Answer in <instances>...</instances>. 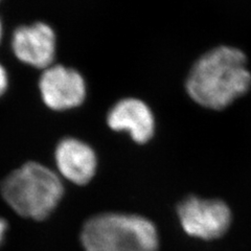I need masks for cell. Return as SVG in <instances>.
<instances>
[{
    "label": "cell",
    "instance_id": "obj_1",
    "mask_svg": "<svg viewBox=\"0 0 251 251\" xmlns=\"http://www.w3.org/2000/svg\"><path fill=\"white\" fill-rule=\"evenodd\" d=\"M251 74L241 50L220 46L195 63L186 80V90L199 105L221 110L246 93Z\"/></svg>",
    "mask_w": 251,
    "mask_h": 251
},
{
    "label": "cell",
    "instance_id": "obj_2",
    "mask_svg": "<svg viewBox=\"0 0 251 251\" xmlns=\"http://www.w3.org/2000/svg\"><path fill=\"white\" fill-rule=\"evenodd\" d=\"M0 191L16 214L43 221L58 207L64 195V186L52 170L30 161L7 175Z\"/></svg>",
    "mask_w": 251,
    "mask_h": 251
},
{
    "label": "cell",
    "instance_id": "obj_3",
    "mask_svg": "<svg viewBox=\"0 0 251 251\" xmlns=\"http://www.w3.org/2000/svg\"><path fill=\"white\" fill-rule=\"evenodd\" d=\"M85 251H157L158 235L152 222L136 215L105 213L85 222Z\"/></svg>",
    "mask_w": 251,
    "mask_h": 251
},
{
    "label": "cell",
    "instance_id": "obj_4",
    "mask_svg": "<svg viewBox=\"0 0 251 251\" xmlns=\"http://www.w3.org/2000/svg\"><path fill=\"white\" fill-rule=\"evenodd\" d=\"M178 215L185 232L203 240L222 237L231 220L230 210L224 202L193 196L179 204Z\"/></svg>",
    "mask_w": 251,
    "mask_h": 251
},
{
    "label": "cell",
    "instance_id": "obj_5",
    "mask_svg": "<svg viewBox=\"0 0 251 251\" xmlns=\"http://www.w3.org/2000/svg\"><path fill=\"white\" fill-rule=\"evenodd\" d=\"M39 90L43 103L56 111L82 105L87 93L82 75L63 65H51L43 70L39 80Z\"/></svg>",
    "mask_w": 251,
    "mask_h": 251
},
{
    "label": "cell",
    "instance_id": "obj_6",
    "mask_svg": "<svg viewBox=\"0 0 251 251\" xmlns=\"http://www.w3.org/2000/svg\"><path fill=\"white\" fill-rule=\"evenodd\" d=\"M12 50L22 63L44 70L52 65L56 57V34L44 22L20 26L13 34Z\"/></svg>",
    "mask_w": 251,
    "mask_h": 251
},
{
    "label": "cell",
    "instance_id": "obj_7",
    "mask_svg": "<svg viewBox=\"0 0 251 251\" xmlns=\"http://www.w3.org/2000/svg\"><path fill=\"white\" fill-rule=\"evenodd\" d=\"M54 161L60 174L77 185L89 183L98 168V158L93 149L74 137L62 139L58 144Z\"/></svg>",
    "mask_w": 251,
    "mask_h": 251
},
{
    "label": "cell",
    "instance_id": "obj_8",
    "mask_svg": "<svg viewBox=\"0 0 251 251\" xmlns=\"http://www.w3.org/2000/svg\"><path fill=\"white\" fill-rule=\"evenodd\" d=\"M107 123L114 131L127 130L138 144L150 140L155 127L150 108L137 99H125L116 103L108 113Z\"/></svg>",
    "mask_w": 251,
    "mask_h": 251
},
{
    "label": "cell",
    "instance_id": "obj_9",
    "mask_svg": "<svg viewBox=\"0 0 251 251\" xmlns=\"http://www.w3.org/2000/svg\"><path fill=\"white\" fill-rule=\"evenodd\" d=\"M7 87H9V75L5 68L0 64V98L5 93Z\"/></svg>",
    "mask_w": 251,
    "mask_h": 251
},
{
    "label": "cell",
    "instance_id": "obj_10",
    "mask_svg": "<svg viewBox=\"0 0 251 251\" xmlns=\"http://www.w3.org/2000/svg\"><path fill=\"white\" fill-rule=\"evenodd\" d=\"M6 230H7V223L4 219L0 218V245L3 243Z\"/></svg>",
    "mask_w": 251,
    "mask_h": 251
},
{
    "label": "cell",
    "instance_id": "obj_11",
    "mask_svg": "<svg viewBox=\"0 0 251 251\" xmlns=\"http://www.w3.org/2000/svg\"><path fill=\"white\" fill-rule=\"evenodd\" d=\"M2 34H3V30H2V23H1V19H0V42H1Z\"/></svg>",
    "mask_w": 251,
    "mask_h": 251
}]
</instances>
